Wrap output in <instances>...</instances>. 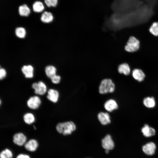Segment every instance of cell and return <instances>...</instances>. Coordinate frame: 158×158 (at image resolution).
<instances>
[{
	"label": "cell",
	"instance_id": "obj_1",
	"mask_svg": "<svg viewBox=\"0 0 158 158\" xmlns=\"http://www.w3.org/2000/svg\"><path fill=\"white\" fill-rule=\"evenodd\" d=\"M57 131L64 135H70L76 129V126L72 121H68L58 123L56 127Z\"/></svg>",
	"mask_w": 158,
	"mask_h": 158
},
{
	"label": "cell",
	"instance_id": "obj_2",
	"mask_svg": "<svg viewBox=\"0 0 158 158\" xmlns=\"http://www.w3.org/2000/svg\"><path fill=\"white\" fill-rule=\"evenodd\" d=\"M115 88V85L112 80L109 78H105L101 81L99 87V92L101 94L113 93Z\"/></svg>",
	"mask_w": 158,
	"mask_h": 158
},
{
	"label": "cell",
	"instance_id": "obj_3",
	"mask_svg": "<svg viewBox=\"0 0 158 158\" xmlns=\"http://www.w3.org/2000/svg\"><path fill=\"white\" fill-rule=\"evenodd\" d=\"M140 47L139 41L134 36L130 37L125 47V50L129 52L137 51Z\"/></svg>",
	"mask_w": 158,
	"mask_h": 158
},
{
	"label": "cell",
	"instance_id": "obj_4",
	"mask_svg": "<svg viewBox=\"0 0 158 158\" xmlns=\"http://www.w3.org/2000/svg\"><path fill=\"white\" fill-rule=\"evenodd\" d=\"M32 87L34 89L35 93L40 95L44 94L47 90L46 85L41 81L33 83L32 85Z\"/></svg>",
	"mask_w": 158,
	"mask_h": 158
},
{
	"label": "cell",
	"instance_id": "obj_5",
	"mask_svg": "<svg viewBox=\"0 0 158 158\" xmlns=\"http://www.w3.org/2000/svg\"><path fill=\"white\" fill-rule=\"evenodd\" d=\"M40 98L37 96H35L30 97L27 102L28 106L30 109H37L41 104Z\"/></svg>",
	"mask_w": 158,
	"mask_h": 158
},
{
	"label": "cell",
	"instance_id": "obj_6",
	"mask_svg": "<svg viewBox=\"0 0 158 158\" xmlns=\"http://www.w3.org/2000/svg\"><path fill=\"white\" fill-rule=\"evenodd\" d=\"M102 146L105 150H109L113 149L114 146V143L111 136L107 135L102 140Z\"/></svg>",
	"mask_w": 158,
	"mask_h": 158
},
{
	"label": "cell",
	"instance_id": "obj_7",
	"mask_svg": "<svg viewBox=\"0 0 158 158\" xmlns=\"http://www.w3.org/2000/svg\"><path fill=\"white\" fill-rule=\"evenodd\" d=\"M104 106L105 109L109 112H111L117 109L118 107L116 101L113 99L107 100L104 104Z\"/></svg>",
	"mask_w": 158,
	"mask_h": 158
},
{
	"label": "cell",
	"instance_id": "obj_8",
	"mask_svg": "<svg viewBox=\"0 0 158 158\" xmlns=\"http://www.w3.org/2000/svg\"><path fill=\"white\" fill-rule=\"evenodd\" d=\"M98 121L102 125H107L111 123V120L110 115L107 112L101 111L97 115Z\"/></svg>",
	"mask_w": 158,
	"mask_h": 158
},
{
	"label": "cell",
	"instance_id": "obj_9",
	"mask_svg": "<svg viewBox=\"0 0 158 158\" xmlns=\"http://www.w3.org/2000/svg\"><path fill=\"white\" fill-rule=\"evenodd\" d=\"M156 147L154 143L152 142H148L142 147V150L146 154L152 155L155 153Z\"/></svg>",
	"mask_w": 158,
	"mask_h": 158
},
{
	"label": "cell",
	"instance_id": "obj_10",
	"mask_svg": "<svg viewBox=\"0 0 158 158\" xmlns=\"http://www.w3.org/2000/svg\"><path fill=\"white\" fill-rule=\"evenodd\" d=\"M59 97V93L56 90L50 89L47 92V98L51 102L55 103L58 101Z\"/></svg>",
	"mask_w": 158,
	"mask_h": 158
},
{
	"label": "cell",
	"instance_id": "obj_11",
	"mask_svg": "<svg viewBox=\"0 0 158 158\" xmlns=\"http://www.w3.org/2000/svg\"><path fill=\"white\" fill-rule=\"evenodd\" d=\"M26 140V137L22 133H16L13 136V142L19 146L23 145L25 142Z\"/></svg>",
	"mask_w": 158,
	"mask_h": 158
},
{
	"label": "cell",
	"instance_id": "obj_12",
	"mask_svg": "<svg viewBox=\"0 0 158 158\" xmlns=\"http://www.w3.org/2000/svg\"><path fill=\"white\" fill-rule=\"evenodd\" d=\"M132 75L135 80L139 82L143 81L145 76L143 71L138 68L135 69L133 71Z\"/></svg>",
	"mask_w": 158,
	"mask_h": 158
},
{
	"label": "cell",
	"instance_id": "obj_13",
	"mask_svg": "<svg viewBox=\"0 0 158 158\" xmlns=\"http://www.w3.org/2000/svg\"><path fill=\"white\" fill-rule=\"evenodd\" d=\"M141 131L143 135L147 137L153 136L155 133V129L147 124H145L142 128Z\"/></svg>",
	"mask_w": 158,
	"mask_h": 158
},
{
	"label": "cell",
	"instance_id": "obj_14",
	"mask_svg": "<svg viewBox=\"0 0 158 158\" xmlns=\"http://www.w3.org/2000/svg\"><path fill=\"white\" fill-rule=\"evenodd\" d=\"M33 67L30 65H24L21 68V71L25 77L27 78H31L33 76Z\"/></svg>",
	"mask_w": 158,
	"mask_h": 158
},
{
	"label": "cell",
	"instance_id": "obj_15",
	"mask_svg": "<svg viewBox=\"0 0 158 158\" xmlns=\"http://www.w3.org/2000/svg\"><path fill=\"white\" fill-rule=\"evenodd\" d=\"M38 146L37 142L35 140L31 139L27 142L25 145V147L28 151L31 152L35 151Z\"/></svg>",
	"mask_w": 158,
	"mask_h": 158
},
{
	"label": "cell",
	"instance_id": "obj_16",
	"mask_svg": "<svg viewBox=\"0 0 158 158\" xmlns=\"http://www.w3.org/2000/svg\"><path fill=\"white\" fill-rule=\"evenodd\" d=\"M118 72L126 75H129L130 72V69L129 65L126 63L120 64L118 68Z\"/></svg>",
	"mask_w": 158,
	"mask_h": 158
},
{
	"label": "cell",
	"instance_id": "obj_17",
	"mask_svg": "<svg viewBox=\"0 0 158 158\" xmlns=\"http://www.w3.org/2000/svg\"><path fill=\"white\" fill-rule=\"evenodd\" d=\"M143 103L146 107L148 108H153L156 105L155 99L152 97H145L143 100Z\"/></svg>",
	"mask_w": 158,
	"mask_h": 158
},
{
	"label": "cell",
	"instance_id": "obj_18",
	"mask_svg": "<svg viewBox=\"0 0 158 158\" xmlns=\"http://www.w3.org/2000/svg\"><path fill=\"white\" fill-rule=\"evenodd\" d=\"M53 18V16L51 13L49 12L45 11L42 14L41 20L44 23H48L52 21Z\"/></svg>",
	"mask_w": 158,
	"mask_h": 158
},
{
	"label": "cell",
	"instance_id": "obj_19",
	"mask_svg": "<svg viewBox=\"0 0 158 158\" xmlns=\"http://www.w3.org/2000/svg\"><path fill=\"white\" fill-rule=\"evenodd\" d=\"M19 15L21 16H28L30 13V10L25 4L20 6L18 8Z\"/></svg>",
	"mask_w": 158,
	"mask_h": 158
},
{
	"label": "cell",
	"instance_id": "obj_20",
	"mask_svg": "<svg viewBox=\"0 0 158 158\" xmlns=\"http://www.w3.org/2000/svg\"><path fill=\"white\" fill-rule=\"evenodd\" d=\"M47 76L50 79L56 75V68L51 65L47 66L45 69Z\"/></svg>",
	"mask_w": 158,
	"mask_h": 158
},
{
	"label": "cell",
	"instance_id": "obj_21",
	"mask_svg": "<svg viewBox=\"0 0 158 158\" xmlns=\"http://www.w3.org/2000/svg\"><path fill=\"white\" fill-rule=\"evenodd\" d=\"M32 8L33 11L36 13H40L44 9L43 3L39 1H35L33 4Z\"/></svg>",
	"mask_w": 158,
	"mask_h": 158
},
{
	"label": "cell",
	"instance_id": "obj_22",
	"mask_svg": "<svg viewBox=\"0 0 158 158\" xmlns=\"http://www.w3.org/2000/svg\"><path fill=\"white\" fill-rule=\"evenodd\" d=\"M23 120L25 123L28 124H30L35 121V118L32 114L28 113L24 115Z\"/></svg>",
	"mask_w": 158,
	"mask_h": 158
},
{
	"label": "cell",
	"instance_id": "obj_23",
	"mask_svg": "<svg viewBox=\"0 0 158 158\" xmlns=\"http://www.w3.org/2000/svg\"><path fill=\"white\" fill-rule=\"evenodd\" d=\"M15 34L18 37L23 38L25 36L26 32L25 29L21 27H18L15 30Z\"/></svg>",
	"mask_w": 158,
	"mask_h": 158
},
{
	"label": "cell",
	"instance_id": "obj_24",
	"mask_svg": "<svg viewBox=\"0 0 158 158\" xmlns=\"http://www.w3.org/2000/svg\"><path fill=\"white\" fill-rule=\"evenodd\" d=\"M149 31L154 36H158V22H154L152 23L149 29Z\"/></svg>",
	"mask_w": 158,
	"mask_h": 158
},
{
	"label": "cell",
	"instance_id": "obj_25",
	"mask_svg": "<svg viewBox=\"0 0 158 158\" xmlns=\"http://www.w3.org/2000/svg\"><path fill=\"white\" fill-rule=\"evenodd\" d=\"M12 153L9 150L6 149L0 153V158H12Z\"/></svg>",
	"mask_w": 158,
	"mask_h": 158
},
{
	"label": "cell",
	"instance_id": "obj_26",
	"mask_svg": "<svg viewBox=\"0 0 158 158\" xmlns=\"http://www.w3.org/2000/svg\"><path fill=\"white\" fill-rule=\"evenodd\" d=\"M44 2L48 7H55L58 3V0H44Z\"/></svg>",
	"mask_w": 158,
	"mask_h": 158
},
{
	"label": "cell",
	"instance_id": "obj_27",
	"mask_svg": "<svg viewBox=\"0 0 158 158\" xmlns=\"http://www.w3.org/2000/svg\"><path fill=\"white\" fill-rule=\"evenodd\" d=\"M51 79L52 83L57 84L60 83L61 78L59 75H56L51 78Z\"/></svg>",
	"mask_w": 158,
	"mask_h": 158
},
{
	"label": "cell",
	"instance_id": "obj_28",
	"mask_svg": "<svg viewBox=\"0 0 158 158\" xmlns=\"http://www.w3.org/2000/svg\"><path fill=\"white\" fill-rule=\"evenodd\" d=\"M6 74L5 70L3 68H1L0 69V79L1 80L4 78Z\"/></svg>",
	"mask_w": 158,
	"mask_h": 158
},
{
	"label": "cell",
	"instance_id": "obj_29",
	"mask_svg": "<svg viewBox=\"0 0 158 158\" xmlns=\"http://www.w3.org/2000/svg\"><path fill=\"white\" fill-rule=\"evenodd\" d=\"M16 158H30L29 156L26 154H20L18 155Z\"/></svg>",
	"mask_w": 158,
	"mask_h": 158
},
{
	"label": "cell",
	"instance_id": "obj_30",
	"mask_svg": "<svg viewBox=\"0 0 158 158\" xmlns=\"http://www.w3.org/2000/svg\"><path fill=\"white\" fill-rule=\"evenodd\" d=\"M109 150H105V152L106 153H107V154H108L109 153Z\"/></svg>",
	"mask_w": 158,
	"mask_h": 158
},
{
	"label": "cell",
	"instance_id": "obj_31",
	"mask_svg": "<svg viewBox=\"0 0 158 158\" xmlns=\"http://www.w3.org/2000/svg\"><path fill=\"white\" fill-rule=\"evenodd\" d=\"M33 127H34V128L35 129H36V127H35V126H33Z\"/></svg>",
	"mask_w": 158,
	"mask_h": 158
}]
</instances>
